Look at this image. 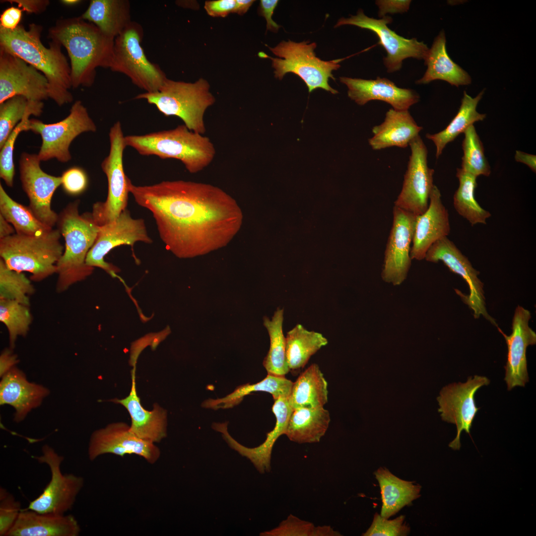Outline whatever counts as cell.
Returning a JSON list of instances; mask_svg holds the SVG:
<instances>
[{"instance_id": "ac0fdd59", "label": "cell", "mask_w": 536, "mask_h": 536, "mask_svg": "<svg viewBox=\"0 0 536 536\" xmlns=\"http://www.w3.org/2000/svg\"><path fill=\"white\" fill-rule=\"evenodd\" d=\"M393 214L381 277L387 283L399 285L406 278L411 267L410 250L417 215L395 205Z\"/></svg>"}, {"instance_id": "d6986e66", "label": "cell", "mask_w": 536, "mask_h": 536, "mask_svg": "<svg viewBox=\"0 0 536 536\" xmlns=\"http://www.w3.org/2000/svg\"><path fill=\"white\" fill-rule=\"evenodd\" d=\"M489 383L487 377L475 375L473 378L469 377L465 383L450 384L441 392L438 400L442 418L457 427L456 437L449 445L452 449L460 450L463 431L470 433L473 419L479 409L475 404V394L480 387Z\"/></svg>"}, {"instance_id": "e0dca14e", "label": "cell", "mask_w": 536, "mask_h": 536, "mask_svg": "<svg viewBox=\"0 0 536 536\" xmlns=\"http://www.w3.org/2000/svg\"><path fill=\"white\" fill-rule=\"evenodd\" d=\"M37 154L21 153L19 159L20 179L29 201L28 207L43 224L53 228L59 214L51 208L56 189L61 185V177L45 172L40 167Z\"/></svg>"}, {"instance_id": "484cf974", "label": "cell", "mask_w": 536, "mask_h": 536, "mask_svg": "<svg viewBox=\"0 0 536 536\" xmlns=\"http://www.w3.org/2000/svg\"><path fill=\"white\" fill-rule=\"evenodd\" d=\"M49 394L46 387L28 381L16 367L4 374L0 383V403L14 408L16 422L22 421L31 410L40 406Z\"/></svg>"}, {"instance_id": "f6af8a7d", "label": "cell", "mask_w": 536, "mask_h": 536, "mask_svg": "<svg viewBox=\"0 0 536 536\" xmlns=\"http://www.w3.org/2000/svg\"><path fill=\"white\" fill-rule=\"evenodd\" d=\"M325 526H315L290 514L273 529L262 533L264 536H324Z\"/></svg>"}, {"instance_id": "277c9868", "label": "cell", "mask_w": 536, "mask_h": 536, "mask_svg": "<svg viewBox=\"0 0 536 536\" xmlns=\"http://www.w3.org/2000/svg\"><path fill=\"white\" fill-rule=\"evenodd\" d=\"M79 201L69 203L59 214L57 225L65 240L64 251L56 264L58 292L85 279L93 271L86 264L88 252L97 236L99 226L91 213L80 214Z\"/></svg>"}, {"instance_id": "d590c367", "label": "cell", "mask_w": 536, "mask_h": 536, "mask_svg": "<svg viewBox=\"0 0 536 536\" xmlns=\"http://www.w3.org/2000/svg\"><path fill=\"white\" fill-rule=\"evenodd\" d=\"M484 92V89L475 97L472 98L465 91L459 111L447 127L438 133L426 134V137L435 145L436 158L442 154L448 143L453 141L461 133H464L469 127L485 118V114H480L476 111L477 105Z\"/></svg>"}, {"instance_id": "7dc6e473", "label": "cell", "mask_w": 536, "mask_h": 536, "mask_svg": "<svg viewBox=\"0 0 536 536\" xmlns=\"http://www.w3.org/2000/svg\"><path fill=\"white\" fill-rule=\"evenodd\" d=\"M404 516L401 515L393 520L382 517L376 513L372 523L363 533L364 536H405L410 532V528L404 522Z\"/></svg>"}, {"instance_id": "cb8c5ba5", "label": "cell", "mask_w": 536, "mask_h": 536, "mask_svg": "<svg viewBox=\"0 0 536 536\" xmlns=\"http://www.w3.org/2000/svg\"><path fill=\"white\" fill-rule=\"evenodd\" d=\"M450 231L448 210L442 202L439 189L434 185L426 210L416 217L410 250L411 260L424 259L427 251L432 245L438 240L447 237Z\"/></svg>"}, {"instance_id": "d6a6232c", "label": "cell", "mask_w": 536, "mask_h": 536, "mask_svg": "<svg viewBox=\"0 0 536 536\" xmlns=\"http://www.w3.org/2000/svg\"><path fill=\"white\" fill-rule=\"evenodd\" d=\"M330 421V413L324 407L294 409L285 435L290 441L299 444L319 442Z\"/></svg>"}, {"instance_id": "1f68e13d", "label": "cell", "mask_w": 536, "mask_h": 536, "mask_svg": "<svg viewBox=\"0 0 536 536\" xmlns=\"http://www.w3.org/2000/svg\"><path fill=\"white\" fill-rule=\"evenodd\" d=\"M374 475L381 489L382 517L389 518L420 496V485L400 479L386 468L380 467Z\"/></svg>"}, {"instance_id": "8fae6325", "label": "cell", "mask_w": 536, "mask_h": 536, "mask_svg": "<svg viewBox=\"0 0 536 536\" xmlns=\"http://www.w3.org/2000/svg\"><path fill=\"white\" fill-rule=\"evenodd\" d=\"M110 150L101 163L108 181V195L104 202L93 204L91 214L95 223L102 226L115 220L127 208L129 191L128 177L123 165V154L127 147L121 124L116 122L109 133Z\"/></svg>"}, {"instance_id": "7bdbcfd3", "label": "cell", "mask_w": 536, "mask_h": 536, "mask_svg": "<svg viewBox=\"0 0 536 536\" xmlns=\"http://www.w3.org/2000/svg\"><path fill=\"white\" fill-rule=\"evenodd\" d=\"M464 133L465 137L462 142L464 155L461 169L476 177L480 175L489 176L491 173L490 167L484 155L483 144L473 125L469 127Z\"/></svg>"}, {"instance_id": "d4e9b609", "label": "cell", "mask_w": 536, "mask_h": 536, "mask_svg": "<svg viewBox=\"0 0 536 536\" xmlns=\"http://www.w3.org/2000/svg\"><path fill=\"white\" fill-rule=\"evenodd\" d=\"M339 80L347 86L348 97L359 105L378 100L389 103L394 109L406 110L419 99L414 90L400 88L386 78L367 80L340 77Z\"/></svg>"}, {"instance_id": "52a82bcc", "label": "cell", "mask_w": 536, "mask_h": 536, "mask_svg": "<svg viewBox=\"0 0 536 536\" xmlns=\"http://www.w3.org/2000/svg\"><path fill=\"white\" fill-rule=\"evenodd\" d=\"M60 230L33 236L13 234L0 239V256L10 269L31 274L30 279L40 281L56 273V264L63 254Z\"/></svg>"}, {"instance_id": "3957f363", "label": "cell", "mask_w": 536, "mask_h": 536, "mask_svg": "<svg viewBox=\"0 0 536 536\" xmlns=\"http://www.w3.org/2000/svg\"><path fill=\"white\" fill-rule=\"evenodd\" d=\"M49 36L67 52L73 88L91 86L95 80L96 68L110 67L114 39L81 17L59 20L49 29Z\"/></svg>"}, {"instance_id": "6f0895ef", "label": "cell", "mask_w": 536, "mask_h": 536, "mask_svg": "<svg viewBox=\"0 0 536 536\" xmlns=\"http://www.w3.org/2000/svg\"><path fill=\"white\" fill-rule=\"evenodd\" d=\"M515 159L517 162H522L526 164L533 172H536V155L525 153L519 150H516Z\"/></svg>"}, {"instance_id": "ba28073f", "label": "cell", "mask_w": 536, "mask_h": 536, "mask_svg": "<svg viewBox=\"0 0 536 536\" xmlns=\"http://www.w3.org/2000/svg\"><path fill=\"white\" fill-rule=\"evenodd\" d=\"M309 41L295 42L289 40L282 41L274 48L266 45L279 58H272L263 52L258 53L261 58H268L272 61L274 69V77L281 80L288 72L299 76L306 83L309 92L317 88H322L335 94L338 93L329 84L330 78L335 80L332 71L337 70L341 60L325 61L316 56L314 50L316 43Z\"/></svg>"}, {"instance_id": "ab89813d", "label": "cell", "mask_w": 536, "mask_h": 536, "mask_svg": "<svg viewBox=\"0 0 536 536\" xmlns=\"http://www.w3.org/2000/svg\"><path fill=\"white\" fill-rule=\"evenodd\" d=\"M456 176L459 185L453 197L456 210L472 226L486 224V220L491 216V213L483 208L475 199L477 177L461 168L457 169Z\"/></svg>"}, {"instance_id": "4316f807", "label": "cell", "mask_w": 536, "mask_h": 536, "mask_svg": "<svg viewBox=\"0 0 536 536\" xmlns=\"http://www.w3.org/2000/svg\"><path fill=\"white\" fill-rule=\"evenodd\" d=\"M80 531L77 520L72 515L24 509L6 536H78Z\"/></svg>"}, {"instance_id": "9a60e30c", "label": "cell", "mask_w": 536, "mask_h": 536, "mask_svg": "<svg viewBox=\"0 0 536 536\" xmlns=\"http://www.w3.org/2000/svg\"><path fill=\"white\" fill-rule=\"evenodd\" d=\"M392 21L389 16L380 19L369 17L362 9H359L356 15L340 18L335 27L351 25L374 32L379 38L378 44L383 47L387 54L383 59L384 64L388 71L393 72L401 68L403 60L406 58L425 60L429 49L423 42L418 41L416 38L406 39L392 31L387 26Z\"/></svg>"}, {"instance_id": "680465c9", "label": "cell", "mask_w": 536, "mask_h": 536, "mask_svg": "<svg viewBox=\"0 0 536 536\" xmlns=\"http://www.w3.org/2000/svg\"><path fill=\"white\" fill-rule=\"evenodd\" d=\"M14 231L12 225L0 214V239L14 234Z\"/></svg>"}, {"instance_id": "bcb514c9", "label": "cell", "mask_w": 536, "mask_h": 536, "mask_svg": "<svg viewBox=\"0 0 536 536\" xmlns=\"http://www.w3.org/2000/svg\"><path fill=\"white\" fill-rule=\"evenodd\" d=\"M30 117L24 118L13 129L0 152V177L9 187L13 185L15 166L13 160L14 145L16 140L23 131H27Z\"/></svg>"}, {"instance_id": "8d00e7d4", "label": "cell", "mask_w": 536, "mask_h": 536, "mask_svg": "<svg viewBox=\"0 0 536 536\" xmlns=\"http://www.w3.org/2000/svg\"><path fill=\"white\" fill-rule=\"evenodd\" d=\"M285 341L290 370L303 368L310 357L328 343L322 334L308 331L299 324L287 332Z\"/></svg>"}, {"instance_id": "94428289", "label": "cell", "mask_w": 536, "mask_h": 536, "mask_svg": "<svg viewBox=\"0 0 536 536\" xmlns=\"http://www.w3.org/2000/svg\"><path fill=\"white\" fill-rule=\"evenodd\" d=\"M81 1L79 0H61L62 3L67 5H75Z\"/></svg>"}, {"instance_id": "db71d44e", "label": "cell", "mask_w": 536, "mask_h": 536, "mask_svg": "<svg viewBox=\"0 0 536 536\" xmlns=\"http://www.w3.org/2000/svg\"><path fill=\"white\" fill-rule=\"evenodd\" d=\"M22 11L21 8L14 6L5 9L0 14V26L10 30L16 29L21 19Z\"/></svg>"}, {"instance_id": "5bb4252c", "label": "cell", "mask_w": 536, "mask_h": 536, "mask_svg": "<svg viewBox=\"0 0 536 536\" xmlns=\"http://www.w3.org/2000/svg\"><path fill=\"white\" fill-rule=\"evenodd\" d=\"M424 259L434 263L441 261L451 271L460 275L468 284L469 293L465 295L455 289L457 294L473 311L475 318L482 316L498 327L495 320L487 312L483 284L478 277L479 272L473 268L468 258L452 241L445 237L435 242L427 251Z\"/></svg>"}, {"instance_id": "4fadbf2b", "label": "cell", "mask_w": 536, "mask_h": 536, "mask_svg": "<svg viewBox=\"0 0 536 536\" xmlns=\"http://www.w3.org/2000/svg\"><path fill=\"white\" fill-rule=\"evenodd\" d=\"M137 242L150 244L152 240L148 234L144 220L133 218L126 208L115 220L99 226L96 239L87 254L86 264L89 267L102 268L124 283L116 274L118 268L106 262L104 258L113 248L122 245H130L133 250Z\"/></svg>"}, {"instance_id": "91938a15", "label": "cell", "mask_w": 536, "mask_h": 536, "mask_svg": "<svg viewBox=\"0 0 536 536\" xmlns=\"http://www.w3.org/2000/svg\"><path fill=\"white\" fill-rule=\"evenodd\" d=\"M236 5L234 13L241 15L246 13L255 1L253 0H236Z\"/></svg>"}, {"instance_id": "b9f144b4", "label": "cell", "mask_w": 536, "mask_h": 536, "mask_svg": "<svg viewBox=\"0 0 536 536\" xmlns=\"http://www.w3.org/2000/svg\"><path fill=\"white\" fill-rule=\"evenodd\" d=\"M29 307L16 301L0 299V321L7 329L11 349L17 337L25 336L29 330L32 317Z\"/></svg>"}, {"instance_id": "c3c4849f", "label": "cell", "mask_w": 536, "mask_h": 536, "mask_svg": "<svg viewBox=\"0 0 536 536\" xmlns=\"http://www.w3.org/2000/svg\"><path fill=\"white\" fill-rule=\"evenodd\" d=\"M21 504L5 488H0V536H6L21 511Z\"/></svg>"}, {"instance_id": "7c38bea8", "label": "cell", "mask_w": 536, "mask_h": 536, "mask_svg": "<svg viewBox=\"0 0 536 536\" xmlns=\"http://www.w3.org/2000/svg\"><path fill=\"white\" fill-rule=\"evenodd\" d=\"M39 463L47 464L51 477L42 493L31 501L26 509L39 513L65 514L73 507L84 485V479L72 473H63L64 458L51 446L42 447V455L33 456Z\"/></svg>"}, {"instance_id": "816d5d0a", "label": "cell", "mask_w": 536, "mask_h": 536, "mask_svg": "<svg viewBox=\"0 0 536 536\" xmlns=\"http://www.w3.org/2000/svg\"><path fill=\"white\" fill-rule=\"evenodd\" d=\"M278 3L277 0H261L258 9V14L265 17L267 21V31L277 33L280 25L272 19V15Z\"/></svg>"}, {"instance_id": "f1b7e54d", "label": "cell", "mask_w": 536, "mask_h": 536, "mask_svg": "<svg viewBox=\"0 0 536 536\" xmlns=\"http://www.w3.org/2000/svg\"><path fill=\"white\" fill-rule=\"evenodd\" d=\"M422 130L408 110L391 108L386 113L384 122L372 128L373 136L369 139V143L374 150L392 146L405 148Z\"/></svg>"}, {"instance_id": "83f0119b", "label": "cell", "mask_w": 536, "mask_h": 536, "mask_svg": "<svg viewBox=\"0 0 536 536\" xmlns=\"http://www.w3.org/2000/svg\"><path fill=\"white\" fill-rule=\"evenodd\" d=\"M114 402L123 405L131 418V430L139 438L152 443L160 442L167 435L166 411L157 404L150 411L140 403L135 387V368L132 371V387L129 395Z\"/></svg>"}, {"instance_id": "681fc988", "label": "cell", "mask_w": 536, "mask_h": 536, "mask_svg": "<svg viewBox=\"0 0 536 536\" xmlns=\"http://www.w3.org/2000/svg\"><path fill=\"white\" fill-rule=\"evenodd\" d=\"M61 177V185L67 194L76 196L82 193L88 185L85 171L79 167H72L64 171Z\"/></svg>"}, {"instance_id": "ee69618b", "label": "cell", "mask_w": 536, "mask_h": 536, "mask_svg": "<svg viewBox=\"0 0 536 536\" xmlns=\"http://www.w3.org/2000/svg\"><path fill=\"white\" fill-rule=\"evenodd\" d=\"M31 280L23 272L9 269L0 259V299L14 300L30 306L29 295L35 292Z\"/></svg>"}, {"instance_id": "7402d4cb", "label": "cell", "mask_w": 536, "mask_h": 536, "mask_svg": "<svg viewBox=\"0 0 536 536\" xmlns=\"http://www.w3.org/2000/svg\"><path fill=\"white\" fill-rule=\"evenodd\" d=\"M531 318L530 312L518 305L512 320L511 334L507 335L497 328L504 337L508 348L504 380L509 391L516 386L524 387L529 381L527 348L536 343V334L529 326Z\"/></svg>"}, {"instance_id": "11a10c76", "label": "cell", "mask_w": 536, "mask_h": 536, "mask_svg": "<svg viewBox=\"0 0 536 536\" xmlns=\"http://www.w3.org/2000/svg\"><path fill=\"white\" fill-rule=\"evenodd\" d=\"M10 3H15L18 7L28 13L39 14L44 11L50 1L47 0H8Z\"/></svg>"}, {"instance_id": "9c48e42d", "label": "cell", "mask_w": 536, "mask_h": 536, "mask_svg": "<svg viewBox=\"0 0 536 536\" xmlns=\"http://www.w3.org/2000/svg\"><path fill=\"white\" fill-rule=\"evenodd\" d=\"M142 36L141 26L132 21L114 39L109 68L125 74L145 92L152 93L158 91L167 78L157 65L147 58L141 45Z\"/></svg>"}, {"instance_id": "9f6ffc18", "label": "cell", "mask_w": 536, "mask_h": 536, "mask_svg": "<svg viewBox=\"0 0 536 536\" xmlns=\"http://www.w3.org/2000/svg\"><path fill=\"white\" fill-rule=\"evenodd\" d=\"M18 362L17 355L13 353L11 348L4 349L0 356V377L15 367Z\"/></svg>"}, {"instance_id": "ffe728a7", "label": "cell", "mask_w": 536, "mask_h": 536, "mask_svg": "<svg viewBox=\"0 0 536 536\" xmlns=\"http://www.w3.org/2000/svg\"><path fill=\"white\" fill-rule=\"evenodd\" d=\"M16 96L34 101L47 99L48 80L34 67L0 49V104Z\"/></svg>"}, {"instance_id": "f907efd6", "label": "cell", "mask_w": 536, "mask_h": 536, "mask_svg": "<svg viewBox=\"0 0 536 536\" xmlns=\"http://www.w3.org/2000/svg\"><path fill=\"white\" fill-rule=\"evenodd\" d=\"M236 5V0H207L204 7L212 17H225L230 13H234Z\"/></svg>"}, {"instance_id": "2e32d148", "label": "cell", "mask_w": 536, "mask_h": 536, "mask_svg": "<svg viewBox=\"0 0 536 536\" xmlns=\"http://www.w3.org/2000/svg\"><path fill=\"white\" fill-rule=\"evenodd\" d=\"M411 155L402 190L394 205L415 215L427 209L433 186L434 170L427 164L428 150L419 135L409 143Z\"/></svg>"}, {"instance_id": "836d02e7", "label": "cell", "mask_w": 536, "mask_h": 536, "mask_svg": "<svg viewBox=\"0 0 536 536\" xmlns=\"http://www.w3.org/2000/svg\"><path fill=\"white\" fill-rule=\"evenodd\" d=\"M328 400V382L317 364H312L293 382L289 402L293 409L324 407Z\"/></svg>"}, {"instance_id": "30bf717a", "label": "cell", "mask_w": 536, "mask_h": 536, "mask_svg": "<svg viewBox=\"0 0 536 536\" xmlns=\"http://www.w3.org/2000/svg\"><path fill=\"white\" fill-rule=\"evenodd\" d=\"M27 131L41 137L42 143L37 154L41 161L56 159L66 163L71 159L69 147L73 140L82 133L96 132L97 127L86 108L81 101L77 100L63 120L45 124L39 120L30 119Z\"/></svg>"}, {"instance_id": "603a6c76", "label": "cell", "mask_w": 536, "mask_h": 536, "mask_svg": "<svg viewBox=\"0 0 536 536\" xmlns=\"http://www.w3.org/2000/svg\"><path fill=\"white\" fill-rule=\"evenodd\" d=\"M272 411L276 418L273 429L267 434L265 441L254 448L245 447L235 440L227 430V423H214L212 428L220 432L228 445L241 456L246 457L261 473L270 470L271 456L272 448L277 439L285 434L289 419L293 409L288 398L281 397L274 400Z\"/></svg>"}, {"instance_id": "f546056e", "label": "cell", "mask_w": 536, "mask_h": 536, "mask_svg": "<svg viewBox=\"0 0 536 536\" xmlns=\"http://www.w3.org/2000/svg\"><path fill=\"white\" fill-rule=\"evenodd\" d=\"M446 37L441 31L435 39L425 59L427 70L423 77L417 80L418 84H427L433 80L440 79L452 85L458 87L471 83L469 74L449 56L446 47Z\"/></svg>"}, {"instance_id": "7a4b0ae2", "label": "cell", "mask_w": 536, "mask_h": 536, "mask_svg": "<svg viewBox=\"0 0 536 536\" xmlns=\"http://www.w3.org/2000/svg\"><path fill=\"white\" fill-rule=\"evenodd\" d=\"M41 25L19 24L13 30L0 26V49L24 60L41 72L48 82L49 98L59 106L70 103L73 96L71 69L61 44L52 40L46 47L41 41Z\"/></svg>"}, {"instance_id": "4dcf8cb0", "label": "cell", "mask_w": 536, "mask_h": 536, "mask_svg": "<svg viewBox=\"0 0 536 536\" xmlns=\"http://www.w3.org/2000/svg\"><path fill=\"white\" fill-rule=\"evenodd\" d=\"M81 18L115 39L132 22L130 2L127 0H91Z\"/></svg>"}, {"instance_id": "44dd1931", "label": "cell", "mask_w": 536, "mask_h": 536, "mask_svg": "<svg viewBox=\"0 0 536 536\" xmlns=\"http://www.w3.org/2000/svg\"><path fill=\"white\" fill-rule=\"evenodd\" d=\"M105 454L121 457L134 454L153 464L159 458L160 451L154 443L135 435L125 423L116 422L95 431L90 437L89 459L94 461Z\"/></svg>"}, {"instance_id": "5b68a950", "label": "cell", "mask_w": 536, "mask_h": 536, "mask_svg": "<svg viewBox=\"0 0 536 536\" xmlns=\"http://www.w3.org/2000/svg\"><path fill=\"white\" fill-rule=\"evenodd\" d=\"M125 143L143 156L179 160L193 174L207 167L216 154L208 137L190 130L184 124L168 130L127 135Z\"/></svg>"}, {"instance_id": "74e56055", "label": "cell", "mask_w": 536, "mask_h": 536, "mask_svg": "<svg viewBox=\"0 0 536 536\" xmlns=\"http://www.w3.org/2000/svg\"><path fill=\"white\" fill-rule=\"evenodd\" d=\"M284 310L278 308L271 320L263 318V324L268 331L270 345L263 361L268 374L285 376L290 370L286 354L285 337L283 332Z\"/></svg>"}, {"instance_id": "60d3db41", "label": "cell", "mask_w": 536, "mask_h": 536, "mask_svg": "<svg viewBox=\"0 0 536 536\" xmlns=\"http://www.w3.org/2000/svg\"><path fill=\"white\" fill-rule=\"evenodd\" d=\"M43 107V101H30L20 96L0 104V148L18 124L26 117L40 116Z\"/></svg>"}, {"instance_id": "f35d334b", "label": "cell", "mask_w": 536, "mask_h": 536, "mask_svg": "<svg viewBox=\"0 0 536 536\" xmlns=\"http://www.w3.org/2000/svg\"><path fill=\"white\" fill-rule=\"evenodd\" d=\"M0 214L14 227L19 235L41 236L53 228L41 222L28 206L13 200L0 184Z\"/></svg>"}, {"instance_id": "f5cc1de1", "label": "cell", "mask_w": 536, "mask_h": 536, "mask_svg": "<svg viewBox=\"0 0 536 536\" xmlns=\"http://www.w3.org/2000/svg\"><path fill=\"white\" fill-rule=\"evenodd\" d=\"M411 0H377L376 4L379 8L380 17L385 16L387 13H402L407 11Z\"/></svg>"}, {"instance_id": "6da1fadb", "label": "cell", "mask_w": 536, "mask_h": 536, "mask_svg": "<svg viewBox=\"0 0 536 536\" xmlns=\"http://www.w3.org/2000/svg\"><path fill=\"white\" fill-rule=\"evenodd\" d=\"M128 187L149 211L166 249L180 258L203 255L226 243L238 229L241 213L222 189L184 180Z\"/></svg>"}, {"instance_id": "8992f818", "label": "cell", "mask_w": 536, "mask_h": 536, "mask_svg": "<svg viewBox=\"0 0 536 536\" xmlns=\"http://www.w3.org/2000/svg\"><path fill=\"white\" fill-rule=\"evenodd\" d=\"M209 89L203 78L193 83L167 78L158 91L139 94L135 99L146 100L165 116L177 117L190 130L203 134L205 112L215 102Z\"/></svg>"}, {"instance_id": "e575fe53", "label": "cell", "mask_w": 536, "mask_h": 536, "mask_svg": "<svg viewBox=\"0 0 536 536\" xmlns=\"http://www.w3.org/2000/svg\"><path fill=\"white\" fill-rule=\"evenodd\" d=\"M293 384L292 381L285 376L268 374L260 382L240 386L222 398L209 399L203 402L202 406L215 410L231 408L239 403L245 396L257 392L268 393L274 400L281 397L289 398Z\"/></svg>"}]
</instances>
